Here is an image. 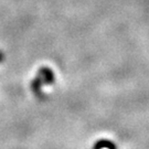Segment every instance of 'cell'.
Wrapping results in <instances>:
<instances>
[{
    "mask_svg": "<svg viewBox=\"0 0 149 149\" xmlns=\"http://www.w3.org/2000/svg\"><path fill=\"white\" fill-rule=\"evenodd\" d=\"M2 60H3V53H2L1 51H0V62H1Z\"/></svg>",
    "mask_w": 149,
    "mask_h": 149,
    "instance_id": "6da1fadb",
    "label": "cell"
}]
</instances>
